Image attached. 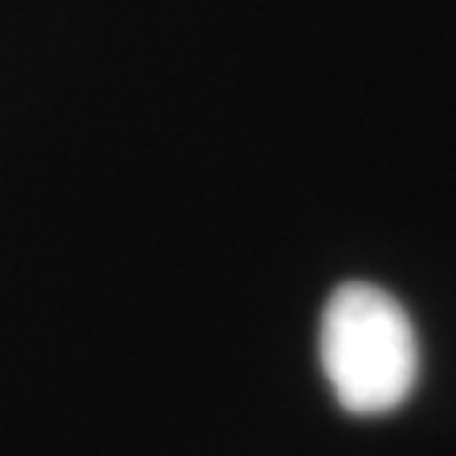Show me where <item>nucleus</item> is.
<instances>
[{
	"label": "nucleus",
	"mask_w": 456,
	"mask_h": 456,
	"mask_svg": "<svg viewBox=\"0 0 456 456\" xmlns=\"http://www.w3.org/2000/svg\"><path fill=\"white\" fill-rule=\"evenodd\" d=\"M322 369L345 412L399 409L419 379V342L406 308L365 281L335 288L322 314Z\"/></svg>",
	"instance_id": "f257e3e1"
}]
</instances>
